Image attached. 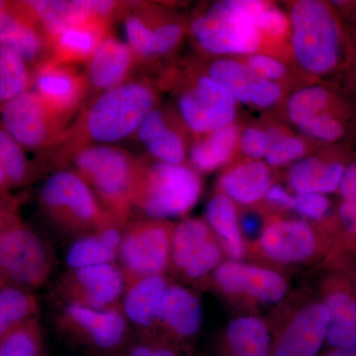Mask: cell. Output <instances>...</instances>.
Instances as JSON below:
<instances>
[{"instance_id":"11a10c76","label":"cell","mask_w":356,"mask_h":356,"mask_svg":"<svg viewBox=\"0 0 356 356\" xmlns=\"http://www.w3.org/2000/svg\"><path fill=\"white\" fill-rule=\"evenodd\" d=\"M355 290H356V282H355Z\"/></svg>"},{"instance_id":"1f68e13d","label":"cell","mask_w":356,"mask_h":356,"mask_svg":"<svg viewBox=\"0 0 356 356\" xmlns=\"http://www.w3.org/2000/svg\"><path fill=\"white\" fill-rule=\"evenodd\" d=\"M117 259L118 250L110 247L99 229L76 238L65 255V261L70 270L100 264H116Z\"/></svg>"},{"instance_id":"f5cc1de1","label":"cell","mask_w":356,"mask_h":356,"mask_svg":"<svg viewBox=\"0 0 356 356\" xmlns=\"http://www.w3.org/2000/svg\"><path fill=\"white\" fill-rule=\"evenodd\" d=\"M355 62L353 64V70H351V79H353V88H355L356 91V56L355 57Z\"/></svg>"},{"instance_id":"8d00e7d4","label":"cell","mask_w":356,"mask_h":356,"mask_svg":"<svg viewBox=\"0 0 356 356\" xmlns=\"http://www.w3.org/2000/svg\"><path fill=\"white\" fill-rule=\"evenodd\" d=\"M29 172L23 147L0 128V191L22 184Z\"/></svg>"},{"instance_id":"816d5d0a","label":"cell","mask_w":356,"mask_h":356,"mask_svg":"<svg viewBox=\"0 0 356 356\" xmlns=\"http://www.w3.org/2000/svg\"><path fill=\"white\" fill-rule=\"evenodd\" d=\"M9 6H10V2L0 1V19L3 17L4 14L8 10Z\"/></svg>"},{"instance_id":"74e56055","label":"cell","mask_w":356,"mask_h":356,"mask_svg":"<svg viewBox=\"0 0 356 356\" xmlns=\"http://www.w3.org/2000/svg\"><path fill=\"white\" fill-rule=\"evenodd\" d=\"M307 137L325 143H336L348 134L341 110L325 112L297 127Z\"/></svg>"},{"instance_id":"30bf717a","label":"cell","mask_w":356,"mask_h":356,"mask_svg":"<svg viewBox=\"0 0 356 356\" xmlns=\"http://www.w3.org/2000/svg\"><path fill=\"white\" fill-rule=\"evenodd\" d=\"M235 98L209 76H198L177 98V108L187 129L195 134H211L234 125Z\"/></svg>"},{"instance_id":"52a82bcc","label":"cell","mask_w":356,"mask_h":356,"mask_svg":"<svg viewBox=\"0 0 356 356\" xmlns=\"http://www.w3.org/2000/svg\"><path fill=\"white\" fill-rule=\"evenodd\" d=\"M53 257L47 243L19 222L0 225V273L16 284L39 287L50 275Z\"/></svg>"},{"instance_id":"7402d4cb","label":"cell","mask_w":356,"mask_h":356,"mask_svg":"<svg viewBox=\"0 0 356 356\" xmlns=\"http://www.w3.org/2000/svg\"><path fill=\"white\" fill-rule=\"evenodd\" d=\"M137 138L156 161L184 165L186 156L184 137L161 109L154 108L147 115L138 130Z\"/></svg>"},{"instance_id":"4dcf8cb0","label":"cell","mask_w":356,"mask_h":356,"mask_svg":"<svg viewBox=\"0 0 356 356\" xmlns=\"http://www.w3.org/2000/svg\"><path fill=\"white\" fill-rule=\"evenodd\" d=\"M337 106L339 100L331 89L316 84L300 88L288 97L287 116L292 124L299 127L318 115L341 110Z\"/></svg>"},{"instance_id":"ac0fdd59","label":"cell","mask_w":356,"mask_h":356,"mask_svg":"<svg viewBox=\"0 0 356 356\" xmlns=\"http://www.w3.org/2000/svg\"><path fill=\"white\" fill-rule=\"evenodd\" d=\"M63 320L103 350L118 346L127 330V318L117 307L99 310L70 303L65 308Z\"/></svg>"},{"instance_id":"681fc988","label":"cell","mask_w":356,"mask_h":356,"mask_svg":"<svg viewBox=\"0 0 356 356\" xmlns=\"http://www.w3.org/2000/svg\"><path fill=\"white\" fill-rule=\"evenodd\" d=\"M241 227L248 236L257 235V232L261 229V220L254 214L248 215L243 218Z\"/></svg>"},{"instance_id":"8992f818","label":"cell","mask_w":356,"mask_h":356,"mask_svg":"<svg viewBox=\"0 0 356 356\" xmlns=\"http://www.w3.org/2000/svg\"><path fill=\"white\" fill-rule=\"evenodd\" d=\"M192 36L212 55H252L261 46V32L232 0L215 2L191 25Z\"/></svg>"},{"instance_id":"7bdbcfd3","label":"cell","mask_w":356,"mask_h":356,"mask_svg":"<svg viewBox=\"0 0 356 356\" xmlns=\"http://www.w3.org/2000/svg\"><path fill=\"white\" fill-rule=\"evenodd\" d=\"M238 146L248 158L252 161H259L266 158L267 152L271 146V140L267 130L248 127L241 133Z\"/></svg>"},{"instance_id":"d4e9b609","label":"cell","mask_w":356,"mask_h":356,"mask_svg":"<svg viewBox=\"0 0 356 356\" xmlns=\"http://www.w3.org/2000/svg\"><path fill=\"white\" fill-rule=\"evenodd\" d=\"M346 165L337 159L309 156L297 161L289 172L290 186L296 194L337 191Z\"/></svg>"},{"instance_id":"277c9868","label":"cell","mask_w":356,"mask_h":356,"mask_svg":"<svg viewBox=\"0 0 356 356\" xmlns=\"http://www.w3.org/2000/svg\"><path fill=\"white\" fill-rule=\"evenodd\" d=\"M197 172L185 165L140 161L134 208L154 220L184 216L200 197Z\"/></svg>"},{"instance_id":"d590c367","label":"cell","mask_w":356,"mask_h":356,"mask_svg":"<svg viewBox=\"0 0 356 356\" xmlns=\"http://www.w3.org/2000/svg\"><path fill=\"white\" fill-rule=\"evenodd\" d=\"M261 32L280 38L290 27L289 17L278 7L261 0H232Z\"/></svg>"},{"instance_id":"4316f807","label":"cell","mask_w":356,"mask_h":356,"mask_svg":"<svg viewBox=\"0 0 356 356\" xmlns=\"http://www.w3.org/2000/svg\"><path fill=\"white\" fill-rule=\"evenodd\" d=\"M240 128L229 126L208 134L207 137L192 145L189 158L199 172H210L228 163L240 142Z\"/></svg>"},{"instance_id":"ffe728a7","label":"cell","mask_w":356,"mask_h":356,"mask_svg":"<svg viewBox=\"0 0 356 356\" xmlns=\"http://www.w3.org/2000/svg\"><path fill=\"white\" fill-rule=\"evenodd\" d=\"M135 62V56L128 44L110 35L88 63L86 76L89 89H95L99 95L127 83Z\"/></svg>"},{"instance_id":"484cf974","label":"cell","mask_w":356,"mask_h":356,"mask_svg":"<svg viewBox=\"0 0 356 356\" xmlns=\"http://www.w3.org/2000/svg\"><path fill=\"white\" fill-rule=\"evenodd\" d=\"M220 186L232 200L250 205L266 196L271 186L270 170L261 161L241 163L222 175Z\"/></svg>"},{"instance_id":"60d3db41","label":"cell","mask_w":356,"mask_h":356,"mask_svg":"<svg viewBox=\"0 0 356 356\" xmlns=\"http://www.w3.org/2000/svg\"><path fill=\"white\" fill-rule=\"evenodd\" d=\"M221 261V250L216 243L209 241L195 257L185 266L184 273L191 278L202 277Z\"/></svg>"},{"instance_id":"5b68a950","label":"cell","mask_w":356,"mask_h":356,"mask_svg":"<svg viewBox=\"0 0 356 356\" xmlns=\"http://www.w3.org/2000/svg\"><path fill=\"white\" fill-rule=\"evenodd\" d=\"M40 200L53 222L70 233L83 236L118 224L74 170H58L49 177L40 191Z\"/></svg>"},{"instance_id":"4fadbf2b","label":"cell","mask_w":356,"mask_h":356,"mask_svg":"<svg viewBox=\"0 0 356 356\" xmlns=\"http://www.w3.org/2000/svg\"><path fill=\"white\" fill-rule=\"evenodd\" d=\"M125 289V276L116 264L70 270L63 283L70 303L99 310L116 308Z\"/></svg>"},{"instance_id":"f546056e","label":"cell","mask_w":356,"mask_h":356,"mask_svg":"<svg viewBox=\"0 0 356 356\" xmlns=\"http://www.w3.org/2000/svg\"><path fill=\"white\" fill-rule=\"evenodd\" d=\"M227 339L233 356H270L268 330L259 318H236L229 325Z\"/></svg>"},{"instance_id":"b9f144b4","label":"cell","mask_w":356,"mask_h":356,"mask_svg":"<svg viewBox=\"0 0 356 356\" xmlns=\"http://www.w3.org/2000/svg\"><path fill=\"white\" fill-rule=\"evenodd\" d=\"M245 65L255 76L273 83L283 79L287 74L286 65L281 60L264 54H252L248 56Z\"/></svg>"},{"instance_id":"f35d334b","label":"cell","mask_w":356,"mask_h":356,"mask_svg":"<svg viewBox=\"0 0 356 356\" xmlns=\"http://www.w3.org/2000/svg\"><path fill=\"white\" fill-rule=\"evenodd\" d=\"M40 334L35 321L9 332L0 341V356H39Z\"/></svg>"},{"instance_id":"7c38bea8","label":"cell","mask_w":356,"mask_h":356,"mask_svg":"<svg viewBox=\"0 0 356 356\" xmlns=\"http://www.w3.org/2000/svg\"><path fill=\"white\" fill-rule=\"evenodd\" d=\"M23 3L43 30L50 46L70 26L93 19L112 21L123 8L121 2L109 0H31Z\"/></svg>"},{"instance_id":"e575fe53","label":"cell","mask_w":356,"mask_h":356,"mask_svg":"<svg viewBox=\"0 0 356 356\" xmlns=\"http://www.w3.org/2000/svg\"><path fill=\"white\" fill-rule=\"evenodd\" d=\"M32 79L22 56L8 47L0 46V103L3 104L27 91Z\"/></svg>"},{"instance_id":"44dd1931","label":"cell","mask_w":356,"mask_h":356,"mask_svg":"<svg viewBox=\"0 0 356 356\" xmlns=\"http://www.w3.org/2000/svg\"><path fill=\"white\" fill-rule=\"evenodd\" d=\"M110 25L111 20L93 19L70 26L51 41L48 60L70 65L88 63L110 36Z\"/></svg>"},{"instance_id":"2e32d148","label":"cell","mask_w":356,"mask_h":356,"mask_svg":"<svg viewBox=\"0 0 356 356\" xmlns=\"http://www.w3.org/2000/svg\"><path fill=\"white\" fill-rule=\"evenodd\" d=\"M0 46L17 51L27 63L41 64L50 58V44L23 1L10 2L0 19Z\"/></svg>"},{"instance_id":"836d02e7","label":"cell","mask_w":356,"mask_h":356,"mask_svg":"<svg viewBox=\"0 0 356 356\" xmlns=\"http://www.w3.org/2000/svg\"><path fill=\"white\" fill-rule=\"evenodd\" d=\"M37 302L29 293L15 287L0 290V341L9 332L32 321Z\"/></svg>"},{"instance_id":"cb8c5ba5","label":"cell","mask_w":356,"mask_h":356,"mask_svg":"<svg viewBox=\"0 0 356 356\" xmlns=\"http://www.w3.org/2000/svg\"><path fill=\"white\" fill-rule=\"evenodd\" d=\"M203 311L195 295L177 285H168L159 305L156 322L179 337L195 334L202 325Z\"/></svg>"},{"instance_id":"9c48e42d","label":"cell","mask_w":356,"mask_h":356,"mask_svg":"<svg viewBox=\"0 0 356 356\" xmlns=\"http://www.w3.org/2000/svg\"><path fill=\"white\" fill-rule=\"evenodd\" d=\"M172 238L161 220L129 225L123 232L118 252L126 284L147 276L161 275L172 259Z\"/></svg>"},{"instance_id":"603a6c76","label":"cell","mask_w":356,"mask_h":356,"mask_svg":"<svg viewBox=\"0 0 356 356\" xmlns=\"http://www.w3.org/2000/svg\"><path fill=\"white\" fill-rule=\"evenodd\" d=\"M168 285L163 275L147 276L128 282L122 312L128 321L147 327L158 320L159 305Z\"/></svg>"},{"instance_id":"9f6ffc18","label":"cell","mask_w":356,"mask_h":356,"mask_svg":"<svg viewBox=\"0 0 356 356\" xmlns=\"http://www.w3.org/2000/svg\"><path fill=\"white\" fill-rule=\"evenodd\" d=\"M1 224H2V222H0V225H1Z\"/></svg>"},{"instance_id":"f1b7e54d","label":"cell","mask_w":356,"mask_h":356,"mask_svg":"<svg viewBox=\"0 0 356 356\" xmlns=\"http://www.w3.org/2000/svg\"><path fill=\"white\" fill-rule=\"evenodd\" d=\"M206 218L210 226L221 236L227 252L233 259H243L245 248L233 200L224 193L214 196L208 203Z\"/></svg>"},{"instance_id":"f907efd6","label":"cell","mask_w":356,"mask_h":356,"mask_svg":"<svg viewBox=\"0 0 356 356\" xmlns=\"http://www.w3.org/2000/svg\"><path fill=\"white\" fill-rule=\"evenodd\" d=\"M329 356H356V343L348 348H336Z\"/></svg>"},{"instance_id":"ab89813d","label":"cell","mask_w":356,"mask_h":356,"mask_svg":"<svg viewBox=\"0 0 356 356\" xmlns=\"http://www.w3.org/2000/svg\"><path fill=\"white\" fill-rule=\"evenodd\" d=\"M305 153L306 145L303 140L284 134L271 144L264 159L269 166L278 168L301 159Z\"/></svg>"},{"instance_id":"f6af8a7d","label":"cell","mask_w":356,"mask_h":356,"mask_svg":"<svg viewBox=\"0 0 356 356\" xmlns=\"http://www.w3.org/2000/svg\"><path fill=\"white\" fill-rule=\"evenodd\" d=\"M339 218L346 232L356 234V193L353 197L341 201Z\"/></svg>"},{"instance_id":"7a4b0ae2","label":"cell","mask_w":356,"mask_h":356,"mask_svg":"<svg viewBox=\"0 0 356 356\" xmlns=\"http://www.w3.org/2000/svg\"><path fill=\"white\" fill-rule=\"evenodd\" d=\"M293 56L312 76H327L350 60L348 36L329 2L299 0L289 14Z\"/></svg>"},{"instance_id":"83f0119b","label":"cell","mask_w":356,"mask_h":356,"mask_svg":"<svg viewBox=\"0 0 356 356\" xmlns=\"http://www.w3.org/2000/svg\"><path fill=\"white\" fill-rule=\"evenodd\" d=\"M327 341L336 348L356 343V300L343 290H334L325 299Z\"/></svg>"},{"instance_id":"ee69618b","label":"cell","mask_w":356,"mask_h":356,"mask_svg":"<svg viewBox=\"0 0 356 356\" xmlns=\"http://www.w3.org/2000/svg\"><path fill=\"white\" fill-rule=\"evenodd\" d=\"M331 203L325 194H296L293 197L291 209L308 219L321 220L327 215Z\"/></svg>"},{"instance_id":"7dc6e473","label":"cell","mask_w":356,"mask_h":356,"mask_svg":"<svg viewBox=\"0 0 356 356\" xmlns=\"http://www.w3.org/2000/svg\"><path fill=\"white\" fill-rule=\"evenodd\" d=\"M266 197L269 202L281 207L292 208L293 196L281 185H271L266 192Z\"/></svg>"},{"instance_id":"ba28073f","label":"cell","mask_w":356,"mask_h":356,"mask_svg":"<svg viewBox=\"0 0 356 356\" xmlns=\"http://www.w3.org/2000/svg\"><path fill=\"white\" fill-rule=\"evenodd\" d=\"M2 128L22 147L47 149L56 147L69 124L53 113L34 90L28 89L1 104Z\"/></svg>"},{"instance_id":"5bb4252c","label":"cell","mask_w":356,"mask_h":356,"mask_svg":"<svg viewBox=\"0 0 356 356\" xmlns=\"http://www.w3.org/2000/svg\"><path fill=\"white\" fill-rule=\"evenodd\" d=\"M208 76L224 86L236 102L268 108L280 102L283 91L277 83L255 76L245 63L220 58L209 67Z\"/></svg>"},{"instance_id":"9a60e30c","label":"cell","mask_w":356,"mask_h":356,"mask_svg":"<svg viewBox=\"0 0 356 356\" xmlns=\"http://www.w3.org/2000/svg\"><path fill=\"white\" fill-rule=\"evenodd\" d=\"M215 278L222 291L243 294L273 303L286 293L287 285L282 276L269 269L248 266L240 262H227L218 267Z\"/></svg>"},{"instance_id":"d6a6232c","label":"cell","mask_w":356,"mask_h":356,"mask_svg":"<svg viewBox=\"0 0 356 356\" xmlns=\"http://www.w3.org/2000/svg\"><path fill=\"white\" fill-rule=\"evenodd\" d=\"M210 241L209 229L202 220L187 219L172 232V259L180 270H184L192 257L200 252Z\"/></svg>"},{"instance_id":"bcb514c9","label":"cell","mask_w":356,"mask_h":356,"mask_svg":"<svg viewBox=\"0 0 356 356\" xmlns=\"http://www.w3.org/2000/svg\"><path fill=\"white\" fill-rule=\"evenodd\" d=\"M337 191L343 200L350 199L356 193V161L346 165Z\"/></svg>"},{"instance_id":"3957f363","label":"cell","mask_w":356,"mask_h":356,"mask_svg":"<svg viewBox=\"0 0 356 356\" xmlns=\"http://www.w3.org/2000/svg\"><path fill=\"white\" fill-rule=\"evenodd\" d=\"M69 159L105 210L124 226L134 210L140 161L110 145L84 147Z\"/></svg>"},{"instance_id":"e0dca14e","label":"cell","mask_w":356,"mask_h":356,"mask_svg":"<svg viewBox=\"0 0 356 356\" xmlns=\"http://www.w3.org/2000/svg\"><path fill=\"white\" fill-rule=\"evenodd\" d=\"M327 310L312 304L295 316L281 334L273 356H316L327 339Z\"/></svg>"},{"instance_id":"c3c4849f","label":"cell","mask_w":356,"mask_h":356,"mask_svg":"<svg viewBox=\"0 0 356 356\" xmlns=\"http://www.w3.org/2000/svg\"><path fill=\"white\" fill-rule=\"evenodd\" d=\"M126 356H177L172 350L165 348L139 346L134 348Z\"/></svg>"},{"instance_id":"d6986e66","label":"cell","mask_w":356,"mask_h":356,"mask_svg":"<svg viewBox=\"0 0 356 356\" xmlns=\"http://www.w3.org/2000/svg\"><path fill=\"white\" fill-rule=\"evenodd\" d=\"M264 252L275 261L291 264L306 261L317 250V238L310 225L299 220L277 221L264 229Z\"/></svg>"},{"instance_id":"8fae6325","label":"cell","mask_w":356,"mask_h":356,"mask_svg":"<svg viewBox=\"0 0 356 356\" xmlns=\"http://www.w3.org/2000/svg\"><path fill=\"white\" fill-rule=\"evenodd\" d=\"M32 83L42 102L67 124L83 106L89 90L86 74L76 65L56 64L50 60L38 65Z\"/></svg>"},{"instance_id":"6da1fadb","label":"cell","mask_w":356,"mask_h":356,"mask_svg":"<svg viewBox=\"0 0 356 356\" xmlns=\"http://www.w3.org/2000/svg\"><path fill=\"white\" fill-rule=\"evenodd\" d=\"M156 93L149 83L129 81L99 93L83 106L56 147L60 156L70 158L91 145H110L137 134L156 105Z\"/></svg>"},{"instance_id":"db71d44e","label":"cell","mask_w":356,"mask_h":356,"mask_svg":"<svg viewBox=\"0 0 356 356\" xmlns=\"http://www.w3.org/2000/svg\"><path fill=\"white\" fill-rule=\"evenodd\" d=\"M353 27H355V31H356V10L355 11V13H353Z\"/></svg>"}]
</instances>
